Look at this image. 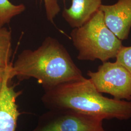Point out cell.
I'll return each instance as SVG.
<instances>
[{
  "label": "cell",
  "mask_w": 131,
  "mask_h": 131,
  "mask_svg": "<svg viewBox=\"0 0 131 131\" xmlns=\"http://www.w3.org/2000/svg\"><path fill=\"white\" fill-rule=\"evenodd\" d=\"M116 61L124 66L131 73V46H122L116 57Z\"/></svg>",
  "instance_id": "obj_12"
},
{
  "label": "cell",
  "mask_w": 131,
  "mask_h": 131,
  "mask_svg": "<svg viewBox=\"0 0 131 131\" xmlns=\"http://www.w3.org/2000/svg\"><path fill=\"white\" fill-rule=\"evenodd\" d=\"M70 38L78 52L77 59L82 61L106 62L116 58L123 46L122 40L106 26L100 9L84 25L73 28Z\"/></svg>",
  "instance_id": "obj_3"
},
{
  "label": "cell",
  "mask_w": 131,
  "mask_h": 131,
  "mask_svg": "<svg viewBox=\"0 0 131 131\" xmlns=\"http://www.w3.org/2000/svg\"><path fill=\"white\" fill-rule=\"evenodd\" d=\"M103 0H72L68 8H65L62 17L71 28L81 27L100 10Z\"/></svg>",
  "instance_id": "obj_8"
},
{
  "label": "cell",
  "mask_w": 131,
  "mask_h": 131,
  "mask_svg": "<svg viewBox=\"0 0 131 131\" xmlns=\"http://www.w3.org/2000/svg\"><path fill=\"white\" fill-rule=\"evenodd\" d=\"M12 54L11 32L5 26L0 27V68H5L11 63Z\"/></svg>",
  "instance_id": "obj_9"
},
{
  "label": "cell",
  "mask_w": 131,
  "mask_h": 131,
  "mask_svg": "<svg viewBox=\"0 0 131 131\" xmlns=\"http://www.w3.org/2000/svg\"><path fill=\"white\" fill-rule=\"evenodd\" d=\"M87 75L99 92L112 95L117 100L131 101V73L117 61L104 62L96 71Z\"/></svg>",
  "instance_id": "obj_5"
},
{
  "label": "cell",
  "mask_w": 131,
  "mask_h": 131,
  "mask_svg": "<svg viewBox=\"0 0 131 131\" xmlns=\"http://www.w3.org/2000/svg\"><path fill=\"white\" fill-rule=\"evenodd\" d=\"M12 63L6 68L5 78L0 93V131H16L19 112L17 99L22 94L10 85V71Z\"/></svg>",
  "instance_id": "obj_6"
},
{
  "label": "cell",
  "mask_w": 131,
  "mask_h": 131,
  "mask_svg": "<svg viewBox=\"0 0 131 131\" xmlns=\"http://www.w3.org/2000/svg\"><path fill=\"white\" fill-rule=\"evenodd\" d=\"M100 9L108 28L121 40L127 39L131 28V0H118L114 5H102Z\"/></svg>",
  "instance_id": "obj_7"
},
{
  "label": "cell",
  "mask_w": 131,
  "mask_h": 131,
  "mask_svg": "<svg viewBox=\"0 0 131 131\" xmlns=\"http://www.w3.org/2000/svg\"><path fill=\"white\" fill-rule=\"evenodd\" d=\"M12 80L34 78L45 89L84 78L65 47L56 38L47 37L35 50L25 49L12 64Z\"/></svg>",
  "instance_id": "obj_1"
},
{
  "label": "cell",
  "mask_w": 131,
  "mask_h": 131,
  "mask_svg": "<svg viewBox=\"0 0 131 131\" xmlns=\"http://www.w3.org/2000/svg\"><path fill=\"white\" fill-rule=\"evenodd\" d=\"M41 100L48 109H68L104 119L131 118V101L104 97L89 79L66 82L45 89Z\"/></svg>",
  "instance_id": "obj_2"
},
{
  "label": "cell",
  "mask_w": 131,
  "mask_h": 131,
  "mask_svg": "<svg viewBox=\"0 0 131 131\" xmlns=\"http://www.w3.org/2000/svg\"><path fill=\"white\" fill-rule=\"evenodd\" d=\"M100 117L68 109H49L31 131H106Z\"/></svg>",
  "instance_id": "obj_4"
},
{
  "label": "cell",
  "mask_w": 131,
  "mask_h": 131,
  "mask_svg": "<svg viewBox=\"0 0 131 131\" xmlns=\"http://www.w3.org/2000/svg\"><path fill=\"white\" fill-rule=\"evenodd\" d=\"M25 9L26 6L23 4L14 5L9 0H0V27L9 24L12 19Z\"/></svg>",
  "instance_id": "obj_10"
},
{
  "label": "cell",
  "mask_w": 131,
  "mask_h": 131,
  "mask_svg": "<svg viewBox=\"0 0 131 131\" xmlns=\"http://www.w3.org/2000/svg\"><path fill=\"white\" fill-rule=\"evenodd\" d=\"M44 2L46 15L48 20L54 24V19L60 11L58 0H42Z\"/></svg>",
  "instance_id": "obj_11"
},
{
  "label": "cell",
  "mask_w": 131,
  "mask_h": 131,
  "mask_svg": "<svg viewBox=\"0 0 131 131\" xmlns=\"http://www.w3.org/2000/svg\"><path fill=\"white\" fill-rule=\"evenodd\" d=\"M6 67H7L5 68H0V93L2 89L3 83H4Z\"/></svg>",
  "instance_id": "obj_13"
}]
</instances>
